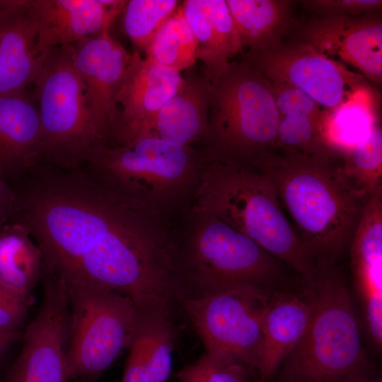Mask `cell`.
<instances>
[{
    "mask_svg": "<svg viewBox=\"0 0 382 382\" xmlns=\"http://www.w3.org/2000/svg\"><path fill=\"white\" fill-rule=\"evenodd\" d=\"M9 222L42 253L41 276L123 294L171 316L183 301L178 240L157 212L88 163H38L17 181Z\"/></svg>",
    "mask_w": 382,
    "mask_h": 382,
    "instance_id": "cell-1",
    "label": "cell"
},
{
    "mask_svg": "<svg viewBox=\"0 0 382 382\" xmlns=\"http://www.w3.org/2000/svg\"><path fill=\"white\" fill-rule=\"evenodd\" d=\"M253 162L272 181L316 267L335 266L369 197L344 175L339 156L272 151Z\"/></svg>",
    "mask_w": 382,
    "mask_h": 382,
    "instance_id": "cell-2",
    "label": "cell"
},
{
    "mask_svg": "<svg viewBox=\"0 0 382 382\" xmlns=\"http://www.w3.org/2000/svg\"><path fill=\"white\" fill-rule=\"evenodd\" d=\"M203 152L192 209L216 216L301 275L313 270L315 262L283 213L269 175L253 161Z\"/></svg>",
    "mask_w": 382,
    "mask_h": 382,
    "instance_id": "cell-3",
    "label": "cell"
},
{
    "mask_svg": "<svg viewBox=\"0 0 382 382\" xmlns=\"http://www.w3.org/2000/svg\"><path fill=\"white\" fill-rule=\"evenodd\" d=\"M300 293L310 318L283 362V382H359L369 377L349 291L335 266L302 274Z\"/></svg>",
    "mask_w": 382,
    "mask_h": 382,
    "instance_id": "cell-4",
    "label": "cell"
},
{
    "mask_svg": "<svg viewBox=\"0 0 382 382\" xmlns=\"http://www.w3.org/2000/svg\"><path fill=\"white\" fill-rule=\"evenodd\" d=\"M190 219L177 250L183 301L236 286L271 293L283 263L212 214L192 209Z\"/></svg>",
    "mask_w": 382,
    "mask_h": 382,
    "instance_id": "cell-5",
    "label": "cell"
},
{
    "mask_svg": "<svg viewBox=\"0 0 382 382\" xmlns=\"http://www.w3.org/2000/svg\"><path fill=\"white\" fill-rule=\"evenodd\" d=\"M279 113L271 81L245 59L210 79L209 155L254 161L274 151Z\"/></svg>",
    "mask_w": 382,
    "mask_h": 382,
    "instance_id": "cell-6",
    "label": "cell"
},
{
    "mask_svg": "<svg viewBox=\"0 0 382 382\" xmlns=\"http://www.w3.org/2000/svg\"><path fill=\"white\" fill-rule=\"evenodd\" d=\"M204 153L151 135L98 148L86 162L153 210L167 211L192 196Z\"/></svg>",
    "mask_w": 382,
    "mask_h": 382,
    "instance_id": "cell-7",
    "label": "cell"
},
{
    "mask_svg": "<svg viewBox=\"0 0 382 382\" xmlns=\"http://www.w3.org/2000/svg\"><path fill=\"white\" fill-rule=\"evenodd\" d=\"M33 83L42 128L37 163L65 168L86 163L105 145L89 112L71 45L47 50Z\"/></svg>",
    "mask_w": 382,
    "mask_h": 382,
    "instance_id": "cell-8",
    "label": "cell"
},
{
    "mask_svg": "<svg viewBox=\"0 0 382 382\" xmlns=\"http://www.w3.org/2000/svg\"><path fill=\"white\" fill-rule=\"evenodd\" d=\"M66 291L71 312L68 381H93L129 347L141 311L131 299L117 292L90 286Z\"/></svg>",
    "mask_w": 382,
    "mask_h": 382,
    "instance_id": "cell-9",
    "label": "cell"
},
{
    "mask_svg": "<svg viewBox=\"0 0 382 382\" xmlns=\"http://www.w3.org/2000/svg\"><path fill=\"white\" fill-rule=\"evenodd\" d=\"M271 294L254 287L236 286L185 299L180 308L206 353L240 361L257 371Z\"/></svg>",
    "mask_w": 382,
    "mask_h": 382,
    "instance_id": "cell-10",
    "label": "cell"
},
{
    "mask_svg": "<svg viewBox=\"0 0 382 382\" xmlns=\"http://www.w3.org/2000/svg\"><path fill=\"white\" fill-rule=\"evenodd\" d=\"M249 62L271 81L296 88L325 109L334 108L355 90L369 83L302 41L281 42Z\"/></svg>",
    "mask_w": 382,
    "mask_h": 382,
    "instance_id": "cell-11",
    "label": "cell"
},
{
    "mask_svg": "<svg viewBox=\"0 0 382 382\" xmlns=\"http://www.w3.org/2000/svg\"><path fill=\"white\" fill-rule=\"evenodd\" d=\"M109 30L71 45L89 112L105 146L113 143L119 117L116 96L131 57Z\"/></svg>",
    "mask_w": 382,
    "mask_h": 382,
    "instance_id": "cell-12",
    "label": "cell"
},
{
    "mask_svg": "<svg viewBox=\"0 0 382 382\" xmlns=\"http://www.w3.org/2000/svg\"><path fill=\"white\" fill-rule=\"evenodd\" d=\"M301 38L328 59L381 86L382 21L378 16H318L302 26Z\"/></svg>",
    "mask_w": 382,
    "mask_h": 382,
    "instance_id": "cell-13",
    "label": "cell"
},
{
    "mask_svg": "<svg viewBox=\"0 0 382 382\" xmlns=\"http://www.w3.org/2000/svg\"><path fill=\"white\" fill-rule=\"evenodd\" d=\"M180 72L161 66L135 50L120 85L119 109L112 145H122L146 135L160 109L180 90Z\"/></svg>",
    "mask_w": 382,
    "mask_h": 382,
    "instance_id": "cell-14",
    "label": "cell"
},
{
    "mask_svg": "<svg viewBox=\"0 0 382 382\" xmlns=\"http://www.w3.org/2000/svg\"><path fill=\"white\" fill-rule=\"evenodd\" d=\"M125 1L28 0V15L36 32L35 54L110 30Z\"/></svg>",
    "mask_w": 382,
    "mask_h": 382,
    "instance_id": "cell-15",
    "label": "cell"
},
{
    "mask_svg": "<svg viewBox=\"0 0 382 382\" xmlns=\"http://www.w3.org/2000/svg\"><path fill=\"white\" fill-rule=\"evenodd\" d=\"M354 283L362 301L366 327L382 343V192L369 197L349 243Z\"/></svg>",
    "mask_w": 382,
    "mask_h": 382,
    "instance_id": "cell-16",
    "label": "cell"
},
{
    "mask_svg": "<svg viewBox=\"0 0 382 382\" xmlns=\"http://www.w3.org/2000/svg\"><path fill=\"white\" fill-rule=\"evenodd\" d=\"M41 141L35 97L25 90L0 96V175L11 183L25 175L38 162Z\"/></svg>",
    "mask_w": 382,
    "mask_h": 382,
    "instance_id": "cell-17",
    "label": "cell"
},
{
    "mask_svg": "<svg viewBox=\"0 0 382 382\" xmlns=\"http://www.w3.org/2000/svg\"><path fill=\"white\" fill-rule=\"evenodd\" d=\"M28 0H0V96L25 90L34 82L47 50L35 52L36 32Z\"/></svg>",
    "mask_w": 382,
    "mask_h": 382,
    "instance_id": "cell-18",
    "label": "cell"
},
{
    "mask_svg": "<svg viewBox=\"0 0 382 382\" xmlns=\"http://www.w3.org/2000/svg\"><path fill=\"white\" fill-rule=\"evenodd\" d=\"M183 76L181 88L157 112L146 135L185 146H203L208 135L210 79L195 66Z\"/></svg>",
    "mask_w": 382,
    "mask_h": 382,
    "instance_id": "cell-19",
    "label": "cell"
},
{
    "mask_svg": "<svg viewBox=\"0 0 382 382\" xmlns=\"http://www.w3.org/2000/svg\"><path fill=\"white\" fill-rule=\"evenodd\" d=\"M184 16L197 40V60L209 79L223 71L242 52L239 36L226 0H186Z\"/></svg>",
    "mask_w": 382,
    "mask_h": 382,
    "instance_id": "cell-20",
    "label": "cell"
},
{
    "mask_svg": "<svg viewBox=\"0 0 382 382\" xmlns=\"http://www.w3.org/2000/svg\"><path fill=\"white\" fill-rule=\"evenodd\" d=\"M271 83L279 113L278 134L273 151L317 156L336 154L327 147L322 137L323 109L296 88L274 81Z\"/></svg>",
    "mask_w": 382,
    "mask_h": 382,
    "instance_id": "cell-21",
    "label": "cell"
},
{
    "mask_svg": "<svg viewBox=\"0 0 382 382\" xmlns=\"http://www.w3.org/2000/svg\"><path fill=\"white\" fill-rule=\"evenodd\" d=\"M309 318V306L301 293L270 296L257 365L261 382L270 378L295 348L307 328Z\"/></svg>",
    "mask_w": 382,
    "mask_h": 382,
    "instance_id": "cell-22",
    "label": "cell"
},
{
    "mask_svg": "<svg viewBox=\"0 0 382 382\" xmlns=\"http://www.w3.org/2000/svg\"><path fill=\"white\" fill-rule=\"evenodd\" d=\"M170 317L141 312L121 382H166L172 364Z\"/></svg>",
    "mask_w": 382,
    "mask_h": 382,
    "instance_id": "cell-23",
    "label": "cell"
},
{
    "mask_svg": "<svg viewBox=\"0 0 382 382\" xmlns=\"http://www.w3.org/2000/svg\"><path fill=\"white\" fill-rule=\"evenodd\" d=\"M21 352L2 382H67L66 354L68 337L52 325L28 328Z\"/></svg>",
    "mask_w": 382,
    "mask_h": 382,
    "instance_id": "cell-24",
    "label": "cell"
},
{
    "mask_svg": "<svg viewBox=\"0 0 382 382\" xmlns=\"http://www.w3.org/2000/svg\"><path fill=\"white\" fill-rule=\"evenodd\" d=\"M240 42L253 60L282 42L290 23L291 2L284 0H226Z\"/></svg>",
    "mask_w": 382,
    "mask_h": 382,
    "instance_id": "cell-25",
    "label": "cell"
},
{
    "mask_svg": "<svg viewBox=\"0 0 382 382\" xmlns=\"http://www.w3.org/2000/svg\"><path fill=\"white\" fill-rule=\"evenodd\" d=\"M378 123V93L366 83L334 108L323 110L322 137L330 150L340 155L366 138Z\"/></svg>",
    "mask_w": 382,
    "mask_h": 382,
    "instance_id": "cell-26",
    "label": "cell"
},
{
    "mask_svg": "<svg viewBox=\"0 0 382 382\" xmlns=\"http://www.w3.org/2000/svg\"><path fill=\"white\" fill-rule=\"evenodd\" d=\"M42 262L41 250L25 226L8 222L0 229V285L30 305Z\"/></svg>",
    "mask_w": 382,
    "mask_h": 382,
    "instance_id": "cell-27",
    "label": "cell"
},
{
    "mask_svg": "<svg viewBox=\"0 0 382 382\" xmlns=\"http://www.w3.org/2000/svg\"><path fill=\"white\" fill-rule=\"evenodd\" d=\"M197 40L184 16L181 3L159 29L145 52L156 64L181 73L195 66Z\"/></svg>",
    "mask_w": 382,
    "mask_h": 382,
    "instance_id": "cell-28",
    "label": "cell"
},
{
    "mask_svg": "<svg viewBox=\"0 0 382 382\" xmlns=\"http://www.w3.org/2000/svg\"><path fill=\"white\" fill-rule=\"evenodd\" d=\"M341 170L357 189L369 196L382 192V132L375 125L366 138L340 155Z\"/></svg>",
    "mask_w": 382,
    "mask_h": 382,
    "instance_id": "cell-29",
    "label": "cell"
},
{
    "mask_svg": "<svg viewBox=\"0 0 382 382\" xmlns=\"http://www.w3.org/2000/svg\"><path fill=\"white\" fill-rule=\"evenodd\" d=\"M180 4L176 0L125 1L120 16L124 33L137 51H146L159 29Z\"/></svg>",
    "mask_w": 382,
    "mask_h": 382,
    "instance_id": "cell-30",
    "label": "cell"
},
{
    "mask_svg": "<svg viewBox=\"0 0 382 382\" xmlns=\"http://www.w3.org/2000/svg\"><path fill=\"white\" fill-rule=\"evenodd\" d=\"M253 370L240 361L204 352L175 376L179 382H252Z\"/></svg>",
    "mask_w": 382,
    "mask_h": 382,
    "instance_id": "cell-31",
    "label": "cell"
},
{
    "mask_svg": "<svg viewBox=\"0 0 382 382\" xmlns=\"http://www.w3.org/2000/svg\"><path fill=\"white\" fill-rule=\"evenodd\" d=\"M305 6L319 16H359L381 8V0H308Z\"/></svg>",
    "mask_w": 382,
    "mask_h": 382,
    "instance_id": "cell-32",
    "label": "cell"
},
{
    "mask_svg": "<svg viewBox=\"0 0 382 382\" xmlns=\"http://www.w3.org/2000/svg\"><path fill=\"white\" fill-rule=\"evenodd\" d=\"M30 304L0 285V330L21 331Z\"/></svg>",
    "mask_w": 382,
    "mask_h": 382,
    "instance_id": "cell-33",
    "label": "cell"
},
{
    "mask_svg": "<svg viewBox=\"0 0 382 382\" xmlns=\"http://www.w3.org/2000/svg\"><path fill=\"white\" fill-rule=\"evenodd\" d=\"M15 203L16 192L13 186L0 175V229L10 221Z\"/></svg>",
    "mask_w": 382,
    "mask_h": 382,
    "instance_id": "cell-34",
    "label": "cell"
},
{
    "mask_svg": "<svg viewBox=\"0 0 382 382\" xmlns=\"http://www.w3.org/2000/svg\"><path fill=\"white\" fill-rule=\"evenodd\" d=\"M23 332L0 330V359L6 351L16 342L22 340Z\"/></svg>",
    "mask_w": 382,
    "mask_h": 382,
    "instance_id": "cell-35",
    "label": "cell"
},
{
    "mask_svg": "<svg viewBox=\"0 0 382 382\" xmlns=\"http://www.w3.org/2000/svg\"><path fill=\"white\" fill-rule=\"evenodd\" d=\"M359 382H381V380H379V379H374V378H371L370 377H368L364 380H361V381Z\"/></svg>",
    "mask_w": 382,
    "mask_h": 382,
    "instance_id": "cell-36",
    "label": "cell"
}]
</instances>
